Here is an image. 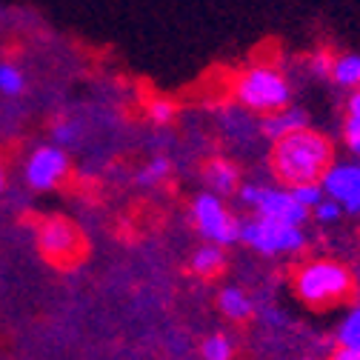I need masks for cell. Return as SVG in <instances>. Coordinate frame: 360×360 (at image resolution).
I'll list each match as a JSON object with an SVG mask.
<instances>
[{"label":"cell","mask_w":360,"mask_h":360,"mask_svg":"<svg viewBox=\"0 0 360 360\" xmlns=\"http://www.w3.org/2000/svg\"><path fill=\"white\" fill-rule=\"evenodd\" d=\"M269 163H272L275 177L283 186H309L321 184L329 166L335 163V146L318 129H303L289 138L272 143L269 152Z\"/></svg>","instance_id":"6da1fadb"},{"label":"cell","mask_w":360,"mask_h":360,"mask_svg":"<svg viewBox=\"0 0 360 360\" xmlns=\"http://www.w3.org/2000/svg\"><path fill=\"white\" fill-rule=\"evenodd\" d=\"M232 95L240 109L266 117L292 106V83L275 63H252L235 75Z\"/></svg>","instance_id":"7a4b0ae2"},{"label":"cell","mask_w":360,"mask_h":360,"mask_svg":"<svg viewBox=\"0 0 360 360\" xmlns=\"http://www.w3.org/2000/svg\"><path fill=\"white\" fill-rule=\"evenodd\" d=\"M354 289L349 269L335 260H309L295 272V292L306 306H335Z\"/></svg>","instance_id":"3957f363"},{"label":"cell","mask_w":360,"mask_h":360,"mask_svg":"<svg viewBox=\"0 0 360 360\" xmlns=\"http://www.w3.org/2000/svg\"><path fill=\"white\" fill-rule=\"evenodd\" d=\"M192 220L195 229L200 232V238H206V243L212 246H232L240 240V220L226 209L223 198L212 195V192H200L192 200Z\"/></svg>","instance_id":"277c9868"},{"label":"cell","mask_w":360,"mask_h":360,"mask_svg":"<svg viewBox=\"0 0 360 360\" xmlns=\"http://www.w3.org/2000/svg\"><path fill=\"white\" fill-rule=\"evenodd\" d=\"M238 198L257 214V217H269V220H278V223H289V226H303L309 212L292 198L289 189L281 186H263V184H240Z\"/></svg>","instance_id":"5b68a950"},{"label":"cell","mask_w":360,"mask_h":360,"mask_svg":"<svg viewBox=\"0 0 360 360\" xmlns=\"http://www.w3.org/2000/svg\"><path fill=\"white\" fill-rule=\"evenodd\" d=\"M240 240L260 255H295L306 246V232L300 226H289V223L255 214L246 223H240Z\"/></svg>","instance_id":"8992f818"},{"label":"cell","mask_w":360,"mask_h":360,"mask_svg":"<svg viewBox=\"0 0 360 360\" xmlns=\"http://www.w3.org/2000/svg\"><path fill=\"white\" fill-rule=\"evenodd\" d=\"M37 249L55 266H75L86 252V240L69 217H43L37 223Z\"/></svg>","instance_id":"52a82bcc"},{"label":"cell","mask_w":360,"mask_h":360,"mask_svg":"<svg viewBox=\"0 0 360 360\" xmlns=\"http://www.w3.org/2000/svg\"><path fill=\"white\" fill-rule=\"evenodd\" d=\"M23 177L34 192H52L69 177V155L55 143L34 146L23 163Z\"/></svg>","instance_id":"ba28073f"},{"label":"cell","mask_w":360,"mask_h":360,"mask_svg":"<svg viewBox=\"0 0 360 360\" xmlns=\"http://www.w3.org/2000/svg\"><path fill=\"white\" fill-rule=\"evenodd\" d=\"M321 186L326 198L340 203L343 212L360 214V160H335L323 174Z\"/></svg>","instance_id":"9c48e42d"},{"label":"cell","mask_w":360,"mask_h":360,"mask_svg":"<svg viewBox=\"0 0 360 360\" xmlns=\"http://www.w3.org/2000/svg\"><path fill=\"white\" fill-rule=\"evenodd\" d=\"M303 129H309V112L303 106H295V103L281 109V112L260 117V138L272 141V143L289 138V134H295V131H303Z\"/></svg>","instance_id":"30bf717a"},{"label":"cell","mask_w":360,"mask_h":360,"mask_svg":"<svg viewBox=\"0 0 360 360\" xmlns=\"http://www.w3.org/2000/svg\"><path fill=\"white\" fill-rule=\"evenodd\" d=\"M203 186H206V192H212L217 198H226V195L238 192L240 189L238 163L229 158H209L203 166Z\"/></svg>","instance_id":"8fae6325"},{"label":"cell","mask_w":360,"mask_h":360,"mask_svg":"<svg viewBox=\"0 0 360 360\" xmlns=\"http://www.w3.org/2000/svg\"><path fill=\"white\" fill-rule=\"evenodd\" d=\"M329 83L346 89V92L360 89V52H340V55H335V66H332Z\"/></svg>","instance_id":"7c38bea8"},{"label":"cell","mask_w":360,"mask_h":360,"mask_svg":"<svg viewBox=\"0 0 360 360\" xmlns=\"http://www.w3.org/2000/svg\"><path fill=\"white\" fill-rule=\"evenodd\" d=\"M217 306H220V311L226 314V318H232V321H246L249 314L255 311L249 295H246L243 289H238V286H226V289H223V292L217 295Z\"/></svg>","instance_id":"4fadbf2b"},{"label":"cell","mask_w":360,"mask_h":360,"mask_svg":"<svg viewBox=\"0 0 360 360\" xmlns=\"http://www.w3.org/2000/svg\"><path fill=\"white\" fill-rule=\"evenodd\" d=\"M172 177V160L166 155H158V158H149L146 163H141V169L134 172V184L143 186V189H152V186H160Z\"/></svg>","instance_id":"5bb4252c"},{"label":"cell","mask_w":360,"mask_h":360,"mask_svg":"<svg viewBox=\"0 0 360 360\" xmlns=\"http://www.w3.org/2000/svg\"><path fill=\"white\" fill-rule=\"evenodd\" d=\"M189 266H192V272L200 275V278H214L220 269L226 266V257H223V249H220V246L206 243V246H200V249L192 255Z\"/></svg>","instance_id":"9a60e30c"},{"label":"cell","mask_w":360,"mask_h":360,"mask_svg":"<svg viewBox=\"0 0 360 360\" xmlns=\"http://www.w3.org/2000/svg\"><path fill=\"white\" fill-rule=\"evenodd\" d=\"M26 89V77L15 63H0V95L18 98Z\"/></svg>","instance_id":"2e32d148"},{"label":"cell","mask_w":360,"mask_h":360,"mask_svg":"<svg viewBox=\"0 0 360 360\" xmlns=\"http://www.w3.org/2000/svg\"><path fill=\"white\" fill-rule=\"evenodd\" d=\"M80 141V123L72 120V117H58L52 123V143L66 149V146H75Z\"/></svg>","instance_id":"e0dca14e"},{"label":"cell","mask_w":360,"mask_h":360,"mask_svg":"<svg viewBox=\"0 0 360 360\" xmlns=\"http://www.w3.org/2000/svg\"><path fill=\"white\" fill-rule=\"evenodd\" d=\"M146 117L155 123V126H169L174 117H177V103L172 98H152L146 103Z\"/></svg>","instance_id":"ac0fdd59"},{"label":"cell","mask_w":360,"mask_h":360,"mask_svg":"<svg viewBox=\"0 0 360 360\" xmlns=\"http://www.w3.org/2000/svg\"><path fill=\"white\" fill-rule=\"evenodd\" d=\"M332 66H335V52L329 49H314L306 58V72L318 80H329L332 77Z\"/></svg>","instance_id":"d6986e66"},{"label":"cell","mask_w":360,"mask_h":360,"mask_svg":"<svg viewBox=\"0 0 360 360\" xmlns=\"http://www.w3.org/2000/svg\"><path fill=\"white\" fill-rule=\"evenodd\" d=\"M340 346H349L360 354V306L346 314V321L340 326Z\"/></svg>","instance_id":"ffe728a7"},{"label":"cell","mask_w":360,"mask_h":360,"mask_svg":"<svg viewBox=\"0 0 360 360\" xmlns=\"http://www.w3.org/2000/svg\"><path fill=\"white\" fill-rule=\"evenodd\" d=\"M292 192V198L311 214V209L318 206V203H323L326 200V192H323V186L321 184H309V186H292L289 189Z\"/></svg>","instance_id":"44dd1931"},{"label":"cell","mask_w":360,"mask_h":360,"mask_svg":"<svg viewBox=\"0 0 360 360\" xmlns=\"http://www.w3.org/2000/svg\"><path fill=\"white\" fill-rule=\"evenodd\" d=\"M203 360H232V340L226 335H212L203 340Z\"/></svg>","instance_id":"7402d4cb"},{"label":"cell","mask_w":360,"mask_h":360,"mask_svg":"<svg viewBox=\"0 0 360 360\" xmlns=\"http://www.w3.org/2000/svg\"><path fill=\"white\" fill-rule=\"evenodd\" d=\"M340 141H343L346 152H349L354 160H360V123H357V120L343 117V126H340Z\"/></svg>","instance_id":"603a6c76"},{"label":"cell","mask_w":360,"mask_h":360,"mask_svg":"<svg viewBox=\"0 0 360 360\" xmlns=\"http://www.w3.org/2000/svg\"><path fill=\"white\" fill-rule=\"evenodd\" d=\"M311 212H314V220H321V223H335V220L343 214L340 203H335L332 198H326L323 203H318V206H314Z\"/></svg>","instance_id":"cb8c5ba5"},{"label":"cell","mask_w":360,"mask_h":360,"mask_svg":"<svg viewBox=\"0 0 360 360\" xmlns=\"http://www.w3.org/2000/svg\"><path fill=\"white\" fill-rule=\"evenodd\" d=\"M346 117L360 123V89L349 92V98H346Z\"/></svg>","instance_id":"d4e9b609"},{"label":"cell","mask_w":360,"mask_h":360,"mask_svg":"<svg viewBox=\"0 0 360 360\" xmlns=\"http://www.w3.org/2000/svg\"><path fill=\"white\" fill-rule=\"evenodd\" d=\"M332 360H360V354H357L354 349H349V346H340V349L332 354Z\"/></svg>","instance_id":"484cf974"},{"label":"cell","mask_w":360,"mask_h":360,"mask_svg":"<svg viewBox=\"0 0 360 360\" xmlns=\"http://www.w3.org/2000/svg\"><path fill=\"white\" fill-rule=\"evenodd\" d=\"M4 186H6V169H4V163H0V192H4Z\"/></svg>","instance_id":"4316f807"}]
</instances>
